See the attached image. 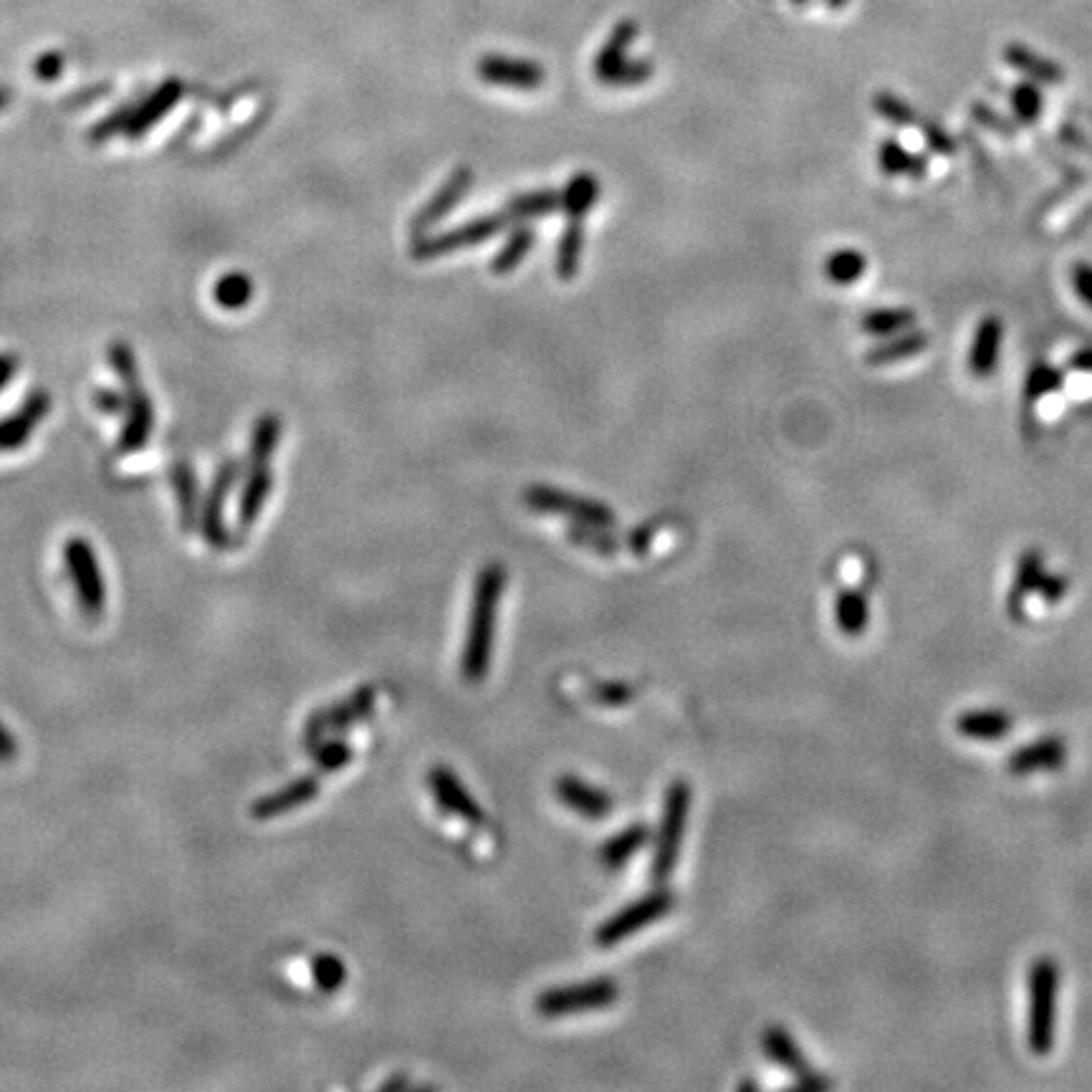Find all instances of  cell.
Listing matches in <instances>:
<instances>
[{"mask_svg": "<svg viewBox=\"0 0 1092 1092\" xmlns=\"http://www.w3.org/2000/svg\"><path fill=\"white\" fill-rule=\"evenodd\" d=\"M506 567L500 561L485 564L476 576L473 587V604H470V618L466 640H463L460 652V675L468 682H481L491 671L493 642H496V622H498V604L506 589Z\"/></svg>", "mask_w": 1092, "mask_h": 1092, "instance_id": "6da1fadb", "label": "cell"}, {"mask_svg": "<svg viewBox=\"0 0 1092 1092\" xmlns=\"http://www.w3.org/2000/svg\"><path fill=\"white\" fill-rule=\"evenodd\" d=\"M1029 1012H1027V1044L1031 1054L1046 1057L1057 1039V997L1060 966L1052 959H1037L1029 968Z\"/></svg>", "mask_w": 1092, "mask_h": 1092, "instance_id": "7a4b0ae2", "label": "cell"}, {"mask_svg": "<svg viewBox=\"0 0 1092 1092\" xmlns=\"http://www.w3.org/2000/svg\"><path fill=\"white\" fill-rule=\"evenodd\" d=\"M690 802H693V792H690L688 781L678 779L667 786L663 817H660L655 832V853H652L650 864V875L655 885H665L673 875L675 862H678L682 837H686Z\"/></svg>", "mask_w": 1092, "mask_h": 1092, "instance_id": "3957f363", "label": "cell"}, {"mask_svg": "<svg viewBox=\"0 0 1092 1092\" xmlns=\"http://www.w3.org/2000/svg\"><path fill=\"white\" fill-rule=\"evenodd\" d=\"M620 999V986L614 978L599 976L587 978V981H576L567 986H554L536 997V1012L546 1019H561V1016H574L584 1012H597V1009L612 1006Z\"/></svg>", "mask_w": 1092, "mask_h": 1092, "instance_id": "277c9868", "label": "cell"}, {"mask_svg": "<svg viewBox=\"0 0 1092 1092\" xmlns=\"http://www.w3.org/2000/svg\"><path fill=\"white\" fill-rule=\"evenodd\" d=\"M521 498L529 511L534 514L564 516L569 521L592 523V526H604V529H612L614 523H618V516H614L612 508L602 504V500L576 496V493L559 491L554 489V485L534 483L521 493Z\"/></svg>", "mask_w": 1092, "mask_h": 1092, "instance_id": "5b68a950", "label": "cell"}, {"mask_svg": "<svg viewBox=\"0 0 1092 1092\" xmlns=\"http://www.w3.org/2000/svg\"><path fill=\"white\" fill-rule=\"evenodd\" d=\"M673 906H675L673 893L665 890V887H655L652 893L642 895V898H637L635 902H629V906L620 908L618 913L607 918L595 933L597 946L610 948L622 944L625 938L635 936L637 931H642L645 925H652L655 921H660V918H665L673 910Z\"/></svg>", "mask_w": 1092, "mask_h": 1092, "instance_id": "8992f818", "label": "cell"}, {"mask_svg": "<svg viewBox=\"0 0 1092 1092\" xmlns=\"http://www.w3.org/2000/svg\"><path fill=\"white\" fill-rule=\"evenodd\" d=\"M508 225V218L504 216V210L493 212V216H481L468 220V223H460L453 231L438 233V235H422V238L413 240V248H410V256L415 261H432V258L440 256H451L455 250L463 248H473L481 246L493 235H498Z\"/></svg>", "mask_w": 1092, "mask_h": 1092, "instance_id": "52a82bcc", "label": "cell"}, {"mask_svg": "<svg viewBox=\"0 0 1092 1092\" xmlns=\"http://www.w3.org/2000/svg\"><path fill=\"white\" fill-rule=\"evenodd\" d=\"M109 354H112L114 369H117L121 382L127 385V400H129V417H127L125 435H121V445H125V451H134V447L144 445V440L150 438L155 417H152L150 398L144 394L140 377H136V364H134L132 352H129V347L117 341V344L112 347Z\"/></svg>", "mask_w": 1092, "mask_h": 1092, "instance_id": "ba28073f", "label": "cell"}, {"mask_svg": "<svg viewBox=\"0 0 1092 1092\" xmlns=\"http://www.w3.org/2000/svg\"><path fill=\"white\" fill-rule=\"evenodd\" d=\"M377 693L372 686L356 688L352 696L341 698V701L326 705V708H318L309 716L307 726H303V743L307 749L314 746L322 739H326V733L332 731H347L354 724H362L367 720L372 713H375Z\"/></svg>", "mask_w": 1092, "mask_h": 1092, "instance_id": "9c48e42d", "label": "cell"}, {"mask_svg": "<svg viewBox=\"0 0 1092 1092\" xmlns=\"http://www.w3.org/2000/svg\"><path fill=\"white\" fill-rule=\"evenodd\" d=\"M64 557L68 576H72L76 595H79L81 610L87 612L89 618H102L106 607V584L104 574L99 572V561L94 557V551H91V544L81 536L68 538Z\"/></svg>", "mask_w": 1092, "mask_h": 1092, "instance_id": "30bf717a", "label": "cell"}, {"mask_svg": "<svg viewBox=\"0 0 1092 1092\" xmlns=\"http://www.w3.org/2000/svg\"><path fill=\"white\" fill-rule=\"evenodd\" d=\"M470 187H473V170L466 165L455 167V170L443 180V185L430 195V200L415 212L413 220H410V235H413V240L422 238V235H430V231L440 223V220L447 218L455 208H458V203L470 193Z\"/></svg>", "mask_w": 1092, "mask_h": 1092, "instance_id": "8fae6325", "label": "cell"}, {"mask_svg": "<svg viewBox=\"0 0 1092 1092\" xmlns=\"http://www.w3.org/2000/svg\"><path fill=\"white\" fill-rule=\"evenodd\" d=\"M476 74L481 76L491 87H504L516 91H536L544 87V68L531 58H514L500 56V53H489L481 56L476 64Z\"/></svg>", "mask_w": 1092, "mask_h": 1092, "instance_id": "7c38bea8", "label": "cell"}, {"mask_svg": "<svg viewBox=\"0 0 1092 1092\" xmlns=\"http://www.w3.org/2000/svg\"><path fill=\"white\" fill-rule=\"evenodd\" d=\"M428 786L435 802L440 804V809L447 811V815L463 819L468 824H481L485 815L481 809V804L476 802V796L468 792V786L455 777V771L451 766H432L428 771Z\"/></svg>", "mask_w": 1092, "mask_h": 1092, "instance_id": "4fadbf2b", "label": "cell"}, {"mask_svg": "<svg viewBox=\"0 0 1092 1092\" xmlns=\"http://www.w3.org/2000/svg\"><path fill=\"white\" fill-rule=\"evenodd\" d=\"M554 794H557V800L564 804V807L572 809L574 815L592 819V822L610 817L614 807V800L604 792V789L589 784V781L574 777V774L559 777L557 784H554Z\"/></svg>", "mask_w": 1092, "mask_h": 1092, "instance_id": "5bb4252c", "label": "cell"}, {"mask_svg": "<svg viewBox=\"0 0 1092 1092\" xmlns=\"http://www.w3.org/2000/svg\"><path fill=\"white\" fill-rule=\"evenodd\" d=\"M1067 762V743L1060 736H1046V739L1031 741L1027 746L1016 749L1006 758V769L1014 777H1027L1037 771H1054Z\"/></svg>", "mask_w": 1092, "mask_h": 1092, "instance_id": "9a60e30c", "label": "cell"}, {"mask_svg": "<svg viewBox=\"0 0 1092 1092\" xmlns=\"http://www.w3.org/2000/svg\"><path fill=\"white\" fill-rule=\"evenodd\" d=\"M318 789H322L318 786V777H314V774H307V777L294 779L291 784L278 789V792L265 794L258 802H253V807H250V817L273 819V817L288 815V811L301 807V804L314 802L318 796Z\"/></svg>", "mask_w": 1092, "mask_h": 1092, "instance_id": "2e32d148", "label": "cell"}, {"mask_svg": "<svg viewBox=\"0 0 1092 1092\" xmlns=\"http://www.w3.org/2000/svg\"><path fill=\"white\" fill-rule=\"evenodd\" d=\"M235 476H238V466H235L233 460L225 463V466L220 468L216 483H212L208 498H205L203 536L208 538V544L212 546V549H225L227 542H231V538H227L225 523H223V504H225L227 491H231V485L235 481Z\"/></svg>", "mask_w": 1092, "mask_h": 1092, "instance_id": "e0dca14e", "label": "cell"}, {"mask_svg": "<svg viewBox=\"0 0 1092 1092\" xmlns=\"http://www.w3.org/2000/svg\"><path fill=\"white\" fill-rule=\"evenodd\" d=\"M1001 341H1004V324L999 316H984L981 324L976 326L974 341H971L968 352V372L978 379L991 377L997 372Z\"/></svg>", "mask_w": 1092, "mask_h": 1092, "instance_id": "ac0fdd59", "label": "cell"}, {"mask_svg": "<svg viewBox=\"0 0 1092 1092\" xmlns=\"http://www.w3.org/2000/svg\"><path fill=\"white\" fill-rule=\"evenodd\" d=\"M652 840V832L648 824L635 822L620 830L618 834H612L610 840L599 845L597 860L599 864H604L607 870H620L622 864H627L633 857L640 853V849Z\"/></svg>", "mask_w": 1092, "mask_h": 1092, "instance_id": "d6986e66", "label": "cell"}, {"mask_svg": "<svg viewBox=\"0 0 1092 1092\" xmlns=\"http://www.w3.org/2000/svg\"><path fill=\"white\" fill-rule=\"evenodd\" d=\"M1042 567H1044L1042 554H1039L1037 549H1029V551L1022 554L1019 564H1016L1014 584H1012V589H1009V597H1006L1009 618H1014V620L1024 618V604H1027V597L1035 595V592L1039 589V584H1042V576H1044Z\"/></svg>", "mask_w": 1092, "mask_h": 1092, "instance_id": "ffe728a7", "label": "cell"}, {"mask_svg": "<svg viewBox=\"0 0 1092 1092\" xmlns=\"http://www.w3.org/2000/svg\"><path fill=\"white\" fill-rule=\"evenodd\" d=\"M49 407H51L49 394L46 392L30 394L21 413H15L13 417L0 422V451H11V447L26 443V438L34 432V425L49 413Z\"/></svg>", "mask_w": 1092, "mask_h": 1092, "instance_id": "44dd1931", "label": "cell"}, {"mask_svg": "<svg viewBox=\"0 0 1092 1092\" xmlns=\"http://www.w3.org/2000/svg\"><path fill=\"white\" fill-rule=\"evenodd\" d=\"M762 1050L771 1062H777L779 1067L789 1069V1072H794L796 1077L811 1072L809 1062L804 1060L802 1046L796 1044V1039L789 1035L784 1027H777V1024H774V1027H766L762 1035Z\"/></svg>", "mask_w": 1092, "mask_h": 1092, "instance_id": "7402d4cb", "label": "cell"}, {"mask_svg": "<svg viewBox=\"0 0 1092 1092\" xmlns=\"http://www.w3.org/2000/svg\"><path fill=\"white\" fill-rule=\"evenodd\" d=\"M1012 726L1014 718L1004 711H968L955 720V731L971 741H999Z\"/></svg>", "mask_w": 1092, "mask_h": 1092, "instance_id": "603a6c76", "label": "cell"}, {"mask_svg": "<svg viewBox=\"0 0 1092 1092\" xmlns=\"http://www.w3.org/2000/svg\"><path fill=\"white\" fill-rule=\"evenodd\" d=\"M271 485H273V476H271L269 466H250V473L246 478V485H243L240 506H238L240 529L253 526V521L258 519V514L263 511L265 500H269V496H271Z\"/></svg>", "mask_w": 1092, "mask_h": 1092, "instance_id": "cb8c5ba5", "label": "cell"}, {"mask_svg": "<svg viewBox=\"0 0 1092 1092\" xmlns=\"http://www.w3.org/2000/svg\"><path fill=\"white\" fill-rule=\"evenodd\" d=\"M635 38H637V23L635 21H622V23H618V26H614L610 38H607L604 46L599 49L597 58H595V76L599 81H604L607 76L614 72V68L625 64V61L629 58L627 51H629V46L635 43Z\"/></svg>", "mask_w": 1092, "mask_h": 1092, "instance_id": "d4e9b609", "label": "cell"}, {"mask_svg": "<svg viewBox=\"0 0 1092 1092\" xmlns=\"http://www.w3.org/2000/svg\"><path fill=\"white\" fill-rule=\"evenodd\" d=\"M925 347H928V337H925L923 332L915 329H910L906 334L900 332L893 334V339L885 341V344L872 347L870 352L864 354V362H868L870 367H887V364L918 356L921 352H925Z\"/></svg>", "mask_w": 1092, "mask_h": 1092, "instance_id": "484cf974", "label": "cell"}, {"mask_svg": "<svg viewBox=\"0 0 1092 1092\" xmlns=\"http://www.w3.org/2000/svg\"><path fill=\"white\" fill-rule=\"evenodd\" d=\"M557 210H561V193L546 187V190H531V193L516 195L514 200L506 203L504 216L508 218V223H526V220L551 216V212H557Z\"/></svg>", "mask_w": 1092, "mask_h": 1092, "instance_id": "4316f807", "label": "cell"}, {"mask_svg": "<svg viewBox=\"0 0 1092 1092\" xmlns=\"http://www.w3.org/2000/svg\"><path fill=\"white\" fill-rule=\"evenodd\" d=\"M870 607L862 592L845 589L834 599V622L845 637H860L868 629Z\"/></svg>", "mask_w": 1092, "mask_h": 1092, "instance_id": "83f0119b", "label": "cell"}, {"mask_svg": "<svg viewBox=\"0 0 1092 1092\" xmlns=\"http://www.w3.org/2000/svg\"><path fill=\"white\" fill-rule=\"evenodd\" d=\"M599 197V182L592 172H580L567 182L564 193H561V210L567 212L569 220H584L587 212L595 208Z\"/></svg>", "mask_w": 1092, "mask_h": 1092, "instance_id": "f1b7e54d", "label": "cell"}, {"mask_svg": "<svg viewBox=\"0 0 1092 1092\" xmlns=\"http://www.w3.org/2000/svg\"><path fill=\"white\" fill-rule=\"evenodd\" d=\"M877 162L880 170H883V174H887V178H900V174L921 178V174H925V167H928L923 155H913V152H908L895 140H885L880 144Z\"/></svg>", "mask_w": 1092, "mask_h": 1092, "instance_id": "f546056e", "label": "cell"}, {"mask_svg": "<svg viewBox=\"0 0 1092 1092\" xmlns=\"http://www.w3.org/2000/svg\"><path fill=\"white\" fill-rule=\"evenodd\" d=\"M567 538L580 549H587L597 557H614L622 549V542L604 526H592V523L572 521L567 526Z\"/></svg>", "mask_w": 1092, "mask_h": 1092, "instance_id": "4dcf8cb0", "label": "cell"}, {"mask_svg": "<svg viewBox=\"0 0 1092 1092\" xmlns=\"http://www.w3.org/2000/svg\"><path fill=\"white\" fill-rule=\"evenodd\" d=\"M534 240H536V233H534V227H529V225H519V227H514V233L508 235L504 246H500V250L496 256H493V261H491V271L496 273V276H506V273H511L516 265H519L523 258H526V253L531 248H534Z\"/></svg>", "mask_w": 1092, "mask_h": 1092, "instance_id": "1f68e13d", "label": "cell"}, {"mask_svg": "<svg viewBox=\"0 0 1092 1092\" xmlns=\"http://www.w3.org/2000/svg\"><path fill=\"white\" fill-rule=\"evenodd\" d=\"M868 271V258H864L857 248H842L834 250L832 256H827L824 261V276L832 281L834 286H853L855 281H860Z\"/></svg>", "mask_w": 1092, "mask_h": 1092, "instance_id": "d6a6232c", "label": "cell"}, {"mask_svg": "<svg viewBox=\"0 0 1092 1092\" xmlns=\"http://www.w3.org/2000/svg\"><path fill=\"white\" fill-rule=\"evenodd\" d=\"M582 248H584L582 220H569L564 233L559 235V246H557V276L561 281H569V278L576 276V271H580V261H582Z\"/></svg>", "mask_w": 1092, "mask_h": 1092, "instance_id": "836d02e7", "label": "cell"}, {"mask_svg": "<svg viewBox=\"0 0 1092 1092\" xmlns=\"http://www.w3.org/2000/svg\"><path fill=\"white\" fill-rule=\"evenodd\" d=\"M1004 58H1006L1009 66L1019 68L1022 74L1031 76L1035 81H1044V83H1060L1062 81V68L1057 64H1052V61L1037 56L1035 51L1024 49V46H1016V43L1009 46V49L1004 51Z\"/></svg>", "mask_w": 1092, "mask_h": 1092, "instance_id": "e575fe53", "label": "cell"}, {"mask_svg": "<svg viewBox=\"0 0 1092 1092\" xmlns=\"http://www.w3.org/2000/svg\"><path fill=\"white\" fill-rule=\"evenodd\" d=\"M915 318V311L910 309H875L862 316L860 326L864 334H872V337H893V334L913 329Z\"/></svg>", "mask_w": 1092, "mask_h": 1092, "instance_id": "d590c367", "label": "cell"}, {"mask_svg": "<svg viewBox=\"0 0 1092 1092\" xmlns=\"http://www.w3.org/2000/svg\"><path fill=\"white\" fill-rule=\"evenodd\" d=\"M281 438V420L276 415L258 417L253 438H250V466H269L273 451Z\"/></svg>", "mask_w": 1092, "mask_h": 1092, "instance_id": "8d00e7d4", "label": "cell"}, {"mask_svg": "<svg viewBox=\"0 0 1092 1092\" xmlns=\"http://www.w3.org/2000/svg\"><path fill=\"white\" fill-rule=\"evenodd\" d=\"M309 754L314 758L318 774H334L344 769V766L354 758L352 746L341 739H322L309 749Z\"/></svg>", "mask_w": 1092, "mask_h": 1092, "instance_id": "74e56055", "label": "cell"}, {"mask_svg": "<svg viewBox=\"0 0 1092 1092\" xmlns=\"http://www.w3.org/2000/svg\"><path fill=\"white\" fill-rule=\"evenodd\" d=\"M216 301L223 309H243L253 296V284L246 273H227L216 284Z\"/></svg>", "mask_w": 1092, "mask_h": 1092, "instance_id": "f35d334b", "label": "cell"}, {"mask_svg": "<svg viewBox=\"0 0 1092 1092\" xmlns=\"http://www.w3.org/2000/svg\"><path fill=\"white\" fill-rule=\"evenodd\" d=\"M311 976H314V984L326 993H334L341 986L347 984V966L339 955L324 953L316 955L314 963H311Z\"/></svg>", "mask_w": 1092, "mask_h": 1092, "instance_id": "ab89813d", "label": "cell"}, {"mask_svg": "<svg viewBox=\"0 0 1092 1092\" xmlns=\"http://www.w3.org/2000/svg\"><path fill=\"white\" fill-rule=\"evenodd\" d=\"M174 491H178V500H180L182 529L190 531L195 526L197 489H195L193 473H190V468L185 466V463H178V466H174Z\"/></svg>", "mask_w": 1092, "mask_h": 1092, "instance_id": "60d3db41", "label": "cell"}, {"mask_svg": "<svg viewBox=\"0 0 1092 1092\" xmlns=\"http://www.w3.org/2000/svg\"><path fill=\"white\" fill-rule=\"evenodd\" d=\"M1062 382H1065V375L1057 367L1046 362H1037L1035 367L1027 372V382H1024V398L1027 400H1039L1044 394L1057 392Z\"/></svg>", "mask_w": 1092, "mask_h": 1092, "instance_id": "b9f144b4", "label": "cell"}, {"mask_svg": "<svg viewBox=\"0 0 1092 1092\" xmlns=\"http://www.w3.org/2000/svg\"><path fill=\"white\" fill-rule=\"evenodd\" d=\"M652 72H655L652 61H648V58H627L625 64L614 68V72L610 76H607V79L602 83H604V87H614V89L640 87V83H645V81L650 79Z\"/></svg>", "mask_w": 1092, "mask_h": 1092, "instance_id": "7bdbcfd3", "label": "cell"}, {"mask_svg": "<svg viewBox=\"0 0 1092 1092\" xmlns=\"http://www.w3.org/2000/svg\"><path fill=\"white\" fill-rule=\"evenodd\" d=\"M872 106H875V112L880 114V117L887 119L895 127H913V125H918L915 109L908 102H902L900 96H895V94H877L875 102H872Z\"/></svg>", "mask_w": 1092, "mask_h": 1092, "instance_id": "ee69618b", "label": "cell"}, {"mask_svg": "<svg viewBox=\"0 0 1092 1092\" xmlns=\"http://www.w3.org/2000/svg\"><path fill=\"white\" fill-rule=\"evenodd\" d=\"M1012 106L1022 121H1035L1042 112V94L1035 83H1019L1012 91Z\"/></svg>", "mask_w": 1092, "mask_h": 1092, "instance_id": "f6af8a7d", "label": "cell"}, {"mask_svg": "<svg viewBox=\"0 0 1092 1092\" xmlns=\"http://www.w3.org/2000/svg\"><path fill=\"white\" fill-rule=\"evenodd\" d=\"M592 698L602 705H625L635 698V688L629 686V682H622V680L597 682V686L592 688Z\"/></svg>", "mask_w": 1092, "mask_h": 1092, "instance_id": "bcb514c9", "label": "cell"}, {"mask_svg": "<svg viewBox=\"0 0 1092 1092\" xmlns=\"http://www.w3.org/2000/svg\"><path fill=\"white\" fill-rule=\"evenodd\" d=\"M1072 286L1075 294L1080 296V301L1084 307L1092 309V265L1084 261H1077L1072 265Z\"/></svg>", "mask_w": 1092, "mask_h": 1092, "instance_id": "7dc6e473", "label": "cell"}, {"mask_svg": "<svg viewBox=\"0 0 1092 1092\" xmlns=\"http://www.w3.org/2000/svg\"><path fill=\"white\" fill-rule=\"evenodd\" d=\"M1069 592V582H1067V576H1062V574H1052V576H1042V584H1039V589H1037V595L1042 597V602L1044 604H1057L1062 597H1065Z\"/></svg>", "mask_w": 1092, "mask_h": 1092, "instance_id": "c3c4849f", "label": "cell"}, {"mask_svg": "<svg viewBox=\"0 0 1092 1092\" xmlns=\"http://www.w3.org/2000/svg\"><path fill=\"white\" fill-rule=\"evenodd\" d=\"M921 127H923L925 142H928L936 152H940V155H951V152L955 150V144H953L951 136L946 134V129L933 125V121H921Z\"/></svg>", "mask_w": 1092, "mask_h": 1092, "instance_id": "681fc988", "label": "cell"}, {"mask_svg": "<svg viewBox=\"0 0 1092 1092\" xmlns=\"http://www.w3.org/2000/svg\"><path fill=\"white\" fill-rule=\"evenodd\" d=\"M652 536H655V529H652V526H650V529H648V526L635 529L633 534L627 536V546H629V551L637 554V557H642V554L650 549Z\"/></svg>", "mask_w": 1092, "mask_h": 1092, "instance_id": "f907efd6", "label": "cell"}, {"mask_svg": "<svg viewBox=\"0 0 1092 1092\" xmlns=\"http://www.w3.org/2000/svg\"><path fill=\"white\" fill-rule=\"evenodd\" d=\"M15 754H18V749H15L13 736L8 733V728L3 724H0V762H13Z\"/></svg>", "mask_w": 1092, "mask_h": 1092, "instance_id": "816d5d0a", "label": "cell"}, {"mask_svg": "<svg viewBox=\"0 0 1092 1092\" xmlns=\"http://www.w3.org/2000/svg\"><path fill=\"white\" fill-rule=\"evenodd\" d=\"M18 364H15V356L11 354H0V390L8 385V379L15 375Z\"/></svg>", "mask_w": 1092, "mask_h": 1092, "instance_id": "f5cc1de1", "label": "cell"}, {"mask_svg": "<svg viewBox=\"0 0 1092 1092\" xmlns=\"http://www.w3.org/2000/svg\"><path fill=\"white\" fill-rule=\"evenodd\" d=\"M1069 367L1080 372H1092V349H1080V352L1069 360Z\"/></svg>", "mask_w": 1092, "mask_h": 1092, "instance_id": "db71d44e", "label": "cell"}, {"mask_svg": "<svg viewBox=\"0 0 1092 1092\" xmlns=\"http://www.w3.org/2000/svg\"><path fill=\"white\" fill-rule=\"evenodd\" d=\"M96 400H99V407H104L106 413H114V410H119V398H117V394L102 390V392H99Z\"/></svg>", "mask_w": 1092, "mask_h": 1092, "instance_id": "11a10c76", "label": "cell"}, {"mask_svg": "<svg viewBox=\"0 0 1092 1092\" xmlns=\"http://www.w3.org/2000/svg\"><path fill=\"white\" fill-rule=\"evenodd\" d=\"M407 1084H410V1082H407V1077L398 1075V1077H392V1080L382 1082V1088H379V1090H385V1092H394V1090H405Z\"/></svg>", "mask_w": 1092, "mask_h": 1092, "instance_id": "9f6ffc18", "label": "cell"}, {"mask_svg": "<svg viewBox=\"0 0 1092 1092\" xmlns=\"http://www.w3.org/2000/svg\"><path fill=\"white\" fill-rule=\"evenodd\" d=\"M756 1088H758L756 1082H743V1084H741V1090H756Z\"/></svg>", "mask_w": 1092, "mask_h": 1092, "instance_id": "6f0895ef", "label": "cell"}, {"mask_svg": "<svg viewBox=\"0 0 1092 1092\" xmlns=\"http://www.w3.org/2000/svg\"><path fill=\"white\" fill-rule=\"evenodd\" d=\"M796 3H804V0H796Z\"/></svg>", "mask_w": 1092, "mask_h": 1092, "instance_id": "680465c9", "label": "cell"}]
</instances>
